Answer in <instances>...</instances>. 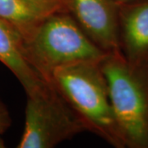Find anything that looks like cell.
I'll return each mask as SVG.
<instances>
[{"mask_svg": "<svg viewBox=\"0 0 148 148\" xmlns=\"http://www.w3.org/2000/svg\"><path fill=\"white\" fill-rule=\"evenodd\" d=\"M101 67L125 147L148 148V61L108 53Z\"/></svg>", "mask_w": 148, "mask_h": 148, "instance_id": "obj_2", "label": "cell"}, {"mask_svg": "<svg viewBox=\"0 0 148 148\" xmlns=\"http://www.w3.org/2000/svg\"><path fill=\"white\" fill-rule=\"evenodd\" d=\"M119 43L127 60L148 61V0L119 3Z\"/></svg>", "mask_w": 148, "mask_h": 148, "instance_id": "obj_6", "label": "cell"}, {"mask_svg": "<svg viewBox=\"0 0 148 148\" xmlns=\"http://www.w3.org/2000/svg\"><path fill=\"white\" fill-rule=\"evenodd\" d=\"M5 146H4V142H3V140L1 138V137H0V148L2 147H4Z\"/></svg>", "mask_w": 148, "mask_h": 148, "instance_id": "obj_10", "label": "cell"}, {"mask_svg": "<svg viewBox=\"0 0 148 148\" xmlns=\"http://www.w3.org/2000/svg\"><path fill=\"white\" fill-rule=\"evenodd\" d=\"M49 83L78 114L89 132L114 147H125L101 61H85L62 67L53 72Z\"/></svg>", "mask_w": 148, "mask_h": 148, "instance_id": "obj_1", "label": "cell"}, {"mask_svg": "<svg viewBox=\"0 0 148 148\" xmlns=\"http://www.w3.org/2000/svg\"><path fill=\"white\" fill-rule=\"evenodd\" d=\"M69 12L66 0H0V19L27 36L49 16Z\"/></svg>", "mask_w": 148, "mask_h": 148, "instance_id": "obj_7", "label": "cell"}, {"mask_svg": "<svg viewBox=\"0 0 148 148\" xmlns=\"http://www.w3.org/2000/svg\"><path fill=\"white\" fill-rule=\"evenodd\" d=\"M66 1L69 13L98 47L106 53L120 52L119 3L114 0Z\"/></svg>", "mask_w": 148, "mask_h": 148, "instance_id": "obj_5", "label": "cell"}, {"mask_svg": "<svg viewBox=\"0 0 148 148\" xmlns=\"http://www.w3.org/2000/svg\"><path fill=\"white\" fill-rule=\"evenodd\" d=\"M21 40L27 61L47 82L57 69L79 62L101 61L108 53L85 34L68 12L49 16Z\"/></svg>", "mask_w": 148, "mask_h": 148, "instance_id": "obj_3", "label": "cell"}, {"mask_svg": "<svg viewBox=\"0 0 148 148\" xmlns=\"http://www.w3.org/2000/svg\"><path fill=\"white\" fill-rule=\"evenodd\" d=\"M0 62L15 75L27 95L36 93L49 84L27 61L23 54L21 35L2 19H0Z\"/></svg>", "mask_w": 148, "mask_h": 148, "instance_id": "obj_8", "label": "cell"}, {"mask_svg": "<svg viewBox=\"0 0 148 148\" xmlns=\"http://www.w3.org/2000/svg\"><path fill=\"white\" fill-rule=\"evenodd\" d=\"M12 124L10 114L3 102L0 99V135L5 132Z\"/></svg>", "mask_w": 148, "mask_h": 148, "instance_id": "obj_9", "label": "cell"}, {"mask_svg": "<svg viewBox=\"0 0 148 148\" xmlns=\"http://www.w3.org/2000/svg\"><path fill=\"white\" fill-rule=\"evenodd\" d=\"M88 131L85 123L49 83L27 95L25 128L18 148H52Z\"/></svg>", "mask_w": 148, "mask_h": 148, "instance_id": "obj_4", "label": "cell"}, {"mask_svg": "<svg viewBox=\"0 0 148 148\" xmlns=\"http://www.w3.org/2000/svg\"><path fill=\"white\" fill-rule=\"evenodd\" d=\"M114 1H116L117 3H122L128 2V1H131V0H114Z\"/></svg>", "mask_w": 148, "mask_h": 148, "instance_id": "obj_11", "label": "cell"}]
</instances>
